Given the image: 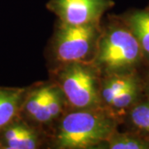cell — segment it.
<instances>
[{
  "instance_id": "cell-1",
  "label": "cell",
  "mask_w": 149,
  "mask_h": 149,
  "mask_svg": "<svg viewBox=\"0 0 149 149\" xmlns=\"http://www.w3.org/2000/svg\"><path fill=\"white\" fill-rule=\"evenodd\" d=\"M119 125L102 107L70 109L52 129L48 148L97 149Z\"/></svg>"
},
{
  "instance_id": "cell-2",
  "label": "cell",
  "mask_w": 149,
  "mask_h": 149,
  "mask_svg": "<svg viewBox=\"0 0 149 149\" xmlns=\"http://www.w3.org/2000/svg\"><path fill=\"white\" fill-rule=\"evenodd\" d=\"M102 25L93 63L102 76L140 72L145 65L139 42L118 16H109Z\"/></svg>"
},
{
  "instance_id": "cell-3",
  "label": "cell",
  "mask_w": 149,
  "mask_h": 149,
  "mask_svg": "<svg viewBox=\"0 0 149 149\" xmlns=\"http://www.w3.org/2000/svg\"><path fill=\"white\" fill-rule=\"evenodd\" d=\"M101 32V23L72 25L57 19L47 52L50 69L70 62L93 61Z\"/></svg>"
},
{
  "instance_id": "cell-4",
  "label": "cell",
  "mask_w": 149,
  "mask_h": 149,
  "mask_svg": "<svg viewBox=\"0 0 149 149\" xmlns=\"http://www.w3.org/2000/svg\"><path fill=\"white\" fill-rule=\"evenodd\" d=\"M50 80L64 93L70 109L101 107L102 75L93 61L70 62L49 69Z\"/></svg>"
},
{
  "instance_id": "cell-5",
  "label": "cell",
  "mask_w": 149,
  "mask_h": 149,
  "mask_svg": "<svg viewBox=\"0 0 149 149\" xmlns=\"http://www.w3.org/2000/svg\"><path fill=\"white\" fill-rule=\"evenodd\" d=\"M114 4L113 0H49L46 8L60 21L85 25L101 23L104 13Z\"/></svg>"
},
{
  "instance_id": "cell-6",
  "label": "cell",
  "mask_w": 149,
  "mask_h": 149,
  "mask_svg": "<svg viewBox=\"0 0 149 149\" xmlns=\"http://www.w3.org/2000/svg\"><path fill=\"white\" fill-rule=\"evenodd\" d=\"M50 134L18 115L0 129V149L48 148Z\"/></svg>"
},
{
  "instance_id": "cell-7",
  "label": "cell",
  "mask_w": 149,
  "mask_h": 149,
  "mask_svg": "<svg viewBox=\"0 0 149 149\" xmlns=\"http://www.w3.org/2000/svg\"><path fill=\"white\" fill-rule=\"evenodd\" d=\"M70 109L64 93L58 85L50 80L47 100L40 119V127L46 129L50 134L54 126Z\"/></svg>"
},
{
  "instance_id": "cell-8",
  "label": "cell",
  "mask_w": 149,
  "mask_h": 149,
  "mask_svg": "<svg viewBox=\"0 0 149 149\" xmlns=\"http://www.w3.org/2000/svg\"><path fill=\"white\" fill-rule=\"evenodd\" d=\"M118 17L130 29L139 42L145 65L149 67V11L130 9Z\"/></svg>"
},
{
  "instance_id": "cell-9",
  "label": "cell",
  "mask_w": 149,
  "mask_h": 149,
  "mask_svg": "<svg viewBox=\"0 0 149 149\" xmlns=\"http://www.w3.org/2000/svg\"><path fill=\"white\" fill-rule=\"evenodd\" d=\"M27 88L0 86V129L19 115Z\"/></svg>"
},
{
  "instance_id": "cell-10",
  "label": "cell",
  "mask_w": 149,
  "mask_h": 149,
  "mask_svg": "<svg viewBox=\"0 0 149 149\" xmlns=\"http://www.w3.org/2000/svg\"><path fill=\"white\" fill-rule=\"evenodd\" d=\"M132 131L149 139V99L144 96L126 113L122 123Z\"/></svg>"
},
{
  "instance_id": "cell-11",
  "label": "cell",
  "mask_w": 149,
  "mask_h": 149,
  "mask_svg": "<svg viewBox=\"0 0 149 149\" xmlns=\"http://www.w3.org/2000/svg\"><path fill=\"white\" fill-rule=\"evenodd\" d=\"M97 149H149V139L132 131L116 129Z\"/></svg>"
},
{
  "instance_id": "cell-12",
  "label": "cell",
  "mask_w": 149,
  "mask_h": 149,
  "mask_svg": "<svg viewBox=\"0 0 149 149\" xmlns=\"http://www.w3.org/2000/svg\"><path fill=\"white\" fill-rule=\"evenodd\" d=\"M143 84L144 96L149 99V67L147 74L143 76Z\"/></svg>"
},
{
  "instance_id": "cell-13",
  "label": "cell",
  "mask_w": 149,
  "mask_h": 149,
  "mask_svg": "<svg viewBox=\"0 0 149 149\" xmlns=\"http://www.w3.org/2000/svg\"><path fill=\"white\" fill-rule=\"evenodd\" d=\"M146 9H147L148 11H149V4H148V7L146 8Z\"/></svg>"
}]
</instances>
